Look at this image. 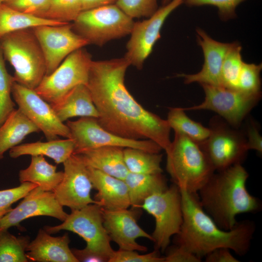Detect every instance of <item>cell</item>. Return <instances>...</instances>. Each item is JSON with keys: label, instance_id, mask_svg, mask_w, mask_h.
<instances>
[{"label": "cell", "instance_id": "cell-47", "mask_svg": "<svg viewBox=\"0 0 262 262\" xmlns=\"http://www.w3.org/2000/svg\"><path fill=\"white\" fill-rule=\"evenodd\" d=\"M4 1V0H0V3L3 2Z\"/></svg>", "mask_w": 262, "mask_h": 262}, {"label": "cell", "instance_id": "cell-2", "mask_svg": "<svg viewBox=\"0 0 262 262\" xmlns=\"http://www.w3.org/2000/svg\"><path fill=\"white\" fill-rule=\"evenodd\" d=\"M180 189V188H179ZM182 223L174 242L202 259L219 248L243 256L250 248L256 225L249 220L237 222L229 230L219 227L201 207L197 193L180 189Z\"/></svg>", "mask_w": 262, "mask_h": 262}, {"label": "cell", "instance_id": "cell-45", "mask_svg": "<svg viewBox=\"0 0 262 262\" xmlns=\"http://www.w3.org/2000/svg\"><path fill=\"white\" fill-rule=\"evenodd\" d=\"M117 0H81L82 10V11L115 4Z\"/></svg>", "mask_w": 262, "mask_h": 262}, {"label": "cell", "instance_id": "cell-29", "mask_svg": "<svg viewBox=\"0 0 262 262\" xmlns=\"http://www.w3.org/2000/svg\"><path fill=\"white\" fill-rule=\"evenodd\" d=\"M124 160L130 172L151 174L162 173L161 166L163 155L134 148H124Z\"/></svg>", "mask_w": 262, "mask_h": 262}, {"label": "cell", "instance_id": "cell-36", "mask_svg": "<svg viewBox=\"0 0 262 262\" xmlns=\"http://www.w3.org/2000/svg\"><path fill=\"white\" fill-rule=\"evenodd\" d=\"M115 4L132 18L149 17L158 9L157 0H117Z\"/></svg>", "mask_w": 262, "mask_h": 262}, {"label": "cell", "instance_id": "cell-16", "mask_svg": "<svg viewBox=\"0 0 262 262\" xmlns=\"http://www.w3.org/2000/svg\"><path fill=\"white\" fill-rule=\"evenodd\" d=\"M32 29L44 56L46 75L51 74L72 52L89 45L74 31L70 22L58 26H40Z\"/></svg>", "mask_w": 262, "mask_h": 262}, {"label": "cell", "instance_id": "cell-27", "mask_svg": "<svg viewBox=\"0 0 262 262\" xmlns=\"http://www.w3.org/2000/svg\"><path fill=\"white\" fill-rule=\"evenodd\" d=\"M129 193L131 206L139 208L150 196L167 188L162 173L143 174L129 172L124 179Z\"/></svg>", "mask_w": 262, "mask_h": 262}, {"label": "cell", "instance_id": "cell-37", "mask_svg": "<svg viewBox=\"0 0 262 262\" xmlns=\"http://www.w3.org/2000/svg\"><path fill=\"white\" fill-rule=\"evenodd\" d=\"M37 186L34 183L25 182L17 187L0 190V222L12 209V205L23 198L30 191Z\"/></svg>", "mask_w": 262, "mask_h": 262}, {"label": "cell", "instance_id": "cell-23", "mask_svg": "<svg viewBox=\"0 0 262 262\" xmlns=\"http://www.w3.org/2000/svg\"><path fill=\"white\" fill-rule=\"evenodd\" d=\"M50 105L62 122L74 117L98 116L90 91L84 84L77 85L60 101Z\"/></svg>", "mask_w": 262, "mask_h": 262}, {"label": "cell", "instance_id": "cell-21", "mask_svg": "<svg viewBox=\"0 0 262 262\" xmlns=\"http://www.w3.org/2000/svg\"><path fill=\"white\" fill-rule=\"evenodd\" d=\"M89 175L97 190L95 200L108 210L129 208L131 202L127 185L124 180L87 166Z\"/></svg>", "mask_w": 262, "mask_h": 262}, {"label": "cell", "instance_id": "cell-1", "mask_svg": "<svg viewBox=\"0 0 262 262\" xmlns=\"http://www.w3.org/2000/svg\"><path fill=\"white\" fill-rule=\"evenodd\" d=\"M130 66L124 57L92 60L86 85L98 113L96 119L114 134L151 140L165 151L171 143V128L166 120L144 108L126 88L125 76Z\"/></svg>", "mask_w": 262, "mask_h": 262}, {"label": "cell", "instance_id": "cell-30", "mask_svg": "<svg viewBox=\"0 0 262 262\" xmlns=\"http://www.w3.org/2000/svg\"><path fill=\"white\" fill-rule=\"evenodd\" d=\"M166 120L174 132L185 135L197 143L204 141L210 133L209 128L190 118L182 108H170Z\"/></svg>", "mask_w": 262, "mask_h": 262}, {"label": "cell", "instance_id": "cell-33", "mask_svg": "<svg viewBox=\"0 0 262 262\" xmlns=\"http://www.w3.org/2000/svg\"><path fill=\"white\" fill-rule=\"evenodd\" d=\"M5 61L0 46V126L15 109L11 98L12 88L15 81L14 76L8 72Z\"/></svg>", "mask_w": 262, "mask_h": 262}, {"label": "cell", "instance_id": "cell-15", "mask_svg": "<svg viewBox=\"0 0 262 262\" xmlns=\"http://www.w3.org/2000/svg\"><path fill=\"white\" fill-rule=\"evenodd\" d=\"M63 164V178L53 191L59 203L71 211L80 209L90 204L100 205L99 202L91 196L93 185L87 166L81 157L73 153Z\"/></svg>", "mask_w": 262, "mask_h": 262}, {"label": "cell", "instance_id": "cell-43", "mask_svg": "<svg viewBox=\"0 0 262 262\" xmlns=\"http://www.w3.org/2000/svg\"><path fill=\"white\" fill-rule=\"evenodd\" d=\"M206 262H240L227 248L216 249L208 254L205 257Z\"/></svg>", "mask_w": 262, "mask_h": 262}, {"label": "cell", "instance_id": "cell-6", "mask_svg": "<svg viewBox=\"0 0 262 262\" xmlns=\"http://www.w3.org/2000/svg\"><path fill=\"white\" fill-rule=\"evenodd\" d=\"M134 23L133 18L113 4L82 11L72 26L89 44L101 47L130 34Z\"/></svg>", "mask_w": 262, "mask_h": 262}, {"label": "cell", "instance_id": "cell-31", "mask_svg": "<svg viewBox=\"0 0 262 262\" xmlns=\"http://www.w3.org/2000/svg\"><path fill=\"white\" fill-rule=\"evenodd\" d=\"M28 236H16L8 229L0 231V262H28Z\"/></svg>", "mask_w": 262, "mask_h": 262}, {"label": "cell", "instance_id": "cell-14", "mask_svg": "<svg viewBox=\"0 0 262 262\" xmlns=\"http://www.w3.org/2000/svg\"><path fill=\"white\" fill-rule=\"evenodd\" d=\"M12 96L18 109L43 132L48 140L56 139L58 136L71 138L66 124L58 118L50 104L34 89L15 82Z\"/></svg>", "mask_w": 262, "mask_h": 262}, {"label": "cell", "instance_id": "cell-34", "mask_svg": "<svg viewBox=\"0 0 262 262\" xmlns=\"http://www.w3.org/2000/svg\"><path fill=\"white\" fill-rule=\"evenodd\" d=\"M82 11L81 0H50L43 17L70 22H73Z\"/></svg>", "mask_w": 262, "mask_h": 262}, {"label": "cell", "instance_id": "cell-46", "mask_svg": "<svg viewBox=\"0 0 262 262\" xmlns=\"http://www.w3.org/2000/svg\"><path fill=\"white\" fill-rule=\"evenodd\" d=\"M171 0H163L162 3L163 5L168 3Z\"/></svg>", "mask_w": 262, "mask_h": 262}, {"label": "cell", "instance_id": "cell-7", "mask_svg": "<svg viewBox=\"0 0 262 262\" xmlns=\"http://www.w3.org/2000/svg\"><path fill=\"white\" fill-rule=\"evenodd\" d=\"M210 133L198 143L215 171L242 164L249 150L244 131L234 128L219 115L211 119Z\"/></svg>", "mask_w": 262, "mask_h": 262}, {"label": "cell", "instance_id": "cell-26", "mask_svg": "<svg viewBox=\"0 0 262 262\" xmlns=\"http://www.w3.org/2000/svg\"><path fill=\"white\" fill-rule=\"evenodd\" d=\"M63 175V171H57L55 165L49 164L43 156L39 155L32 156L30 165L20 170L18 176L20 183H34L42 190L53 192Z\"/></svg>", "mask_w": 262, "mask_h": 262}, {"label": "cell", "instance_id": "cell-22", "mask_svg": "<svg viewBox=\"0 0 262 262\" xmlns=\"http://www.w3.org/2000/svg\"><path fill=\"white\" fill-rule=\"evenodd\" d=\"M118 147H102L78 152L86 166L124 180L129 171L124 160L123 149Z\"/></svg>", "mask_w": 262, "mask_h": 262}, {"label": "cell", "instance_id": "cell-24", "mask_svg": "<svg viewBox=\"0 0 262 262\" xmlns=\"http://www.w3.org/2000/svg\"><path fill=\"white\" fill-rule=\"evenodd\" d=\"M74 150L75 144L72 139H56L16 146L9 150V156L12 158L23 155L46 156L59 164L67 160L74 153Z\"/></svg>", "mask_w": 262, "mask_h": 262}, {"label": "cell", "instance_id": "cell-28", "mask_svg": "<svg viewBox=\"0 0 262 262\" xmlns=\"http://www.w3.org/2000/svg\"><path fill=\"white\" fill-rule=\"evenodd\" d=\"M64 22L47 19L16 10L3 2L0 3V38L14 32L43 25L58 26Z\"/></svg>", "mask_w": 262, "mask_h": 262}, {"label": "cell", "instance_id": "cell-19", "mask_svg": "<svg viewBox=\"0 0 262 262\" xmlns=\"http://www.w3.org/2000/svg\"><path fill=\"white\" fill-rule=\"evenodd\" d=\"M197 42L201 48L204 62L200 71L195 74H180L178 76L184 79L186 84L198 82L216 86H223L221 79V69L225 56L232 45L217 41L203 30H196Z\"/></svg>", "mask_w": 262, "mask_h": 262}, {"label": "cell", "instance_id": "cell-39", "mask_svg": "<svg viewBox=\"0 0 262 262\" xmlns=\"http://www.w3.org/2000/svg\"><path fill=\"white\" fill-rule=\"evenodd\" d=\"M158 251L140 254L136 250L118 249L114 251L108 262H164V257H161Z\"/></svg>", "mask_w": 262, "mask_h": 262}, {"label": "cell", "instance_id": "cell-42", "mask_svg": "<svg viewBox=\"0 0 262 262\" xmlns=\"http://www.w3.org/2000/svg\"><path fill=\"white\" fill-rule=\"evenodd\" d=\"M246 139L248 150H256L262 153V138L257 124L252 119L247 123L246 130L244 131Z\"/></svg>", "mask_w": 262, "mask_h": 262}, {"label": "cell", "instance_id": "cell-9", "mask_svg": "<svg viewBox=\"0 0 262 262\" xmlns=\"http://www.w3.org/2000/svg\"><path fill=\"white\" fill-rule=\"evenodd\" d=\"M139 208H142L155 219L151 235L155 249L165 251L171 238L177 235L181 228L182 210L181 194L175 184L147 197Z\"/></svg>", "mask_w": 262, "mask_h": 262}, {"label": "cell", "instance_id": "cell-8", "mask_svg": "<svg viewBox=\"0 0 262 262\" xmlns=\"http://www.w3.org/2000/svg\"><path fill=\"white\" fill-rule=\"evenodd\" d=\"M44 229L50 234L61 230L78 234L86 242L85 250L101 256L106 262L114 251L111 246V239L103 225L102 207L96 203L72 210L61 224L46 226Z\"/></svg>", "mask_w": 262, "mask_h": 262}, {"label": "cell", "instance_id": "cell-35", "mask_svg": "<svg viewBox=\"0 0 262 262\" xmlns=\"http://www.w3.org/2000/svg\"><path fill=\"white\" fill-rule=\"evenodd\" d=\"M261 64H248L243 62L239 75L238 89L250 94H261L260 73Z\"/></svg>", "mask_w": 262, "mask_h": 262}, {"label": "cell", "instance_id": "cell-4", "mask_svg": "<svg viewBox=\"0 0 262 262\" xmlns=\"http://www.w3.org/2000/svg\"><path fill=\"white\" fill-rule=\"evenodd\" d=\"M166 169L180 189L197 193L215 172L199 144L175 133L167 150Z\"/></svg>", "mask_w": 262, "mask_h": 262}, {"label": "cell", "instance_id": "cell-13", "mask_svg": "<svg viewBox=\"0 0 262 262\" xmlns=\"http://www.w3.org/2000/svg\"><path fill=\"white\" fill-rule=\"evenodd\" d=\"M183 3L184 0H171L147 19L134 22L124 57L130 66L138 69L143 68L145 61L161 37V30L166 19Z\"/></svg>", "mask_w": 262, "mask_h": 262}, {"label": "cell", "instance_id": "cell-17", "mask_svg": "<svg viewBox=\"0 0 262 262\" xmlns=\"http://www.w3.org/2000/svg\"><path fill=\"white\" fill-rule=\"evenodd\" d=\"M67 213L59 203L53 192L45 191L38 186L30 191L21 201L12 208L0 222V231L16 227L25 219L38 216H47L64 221Z\"/></svg>", "mask_w": 262, "mask_h": 262}, {"label": "cell", "instance_id": "cell-38", "mask_svg": "<svg viewBox=\"0 0 262 262\" xmlns=\"http://www.w3.org/2000/svg\"><path fill=\"white\" fill-rule=\"evenodd\" d=\"M245 0H184V3L188 6H200L205 5H212L217 8L220 18L227 21L236 16L237 7Z\"/></svg>", "mask_w": 262, "mask_h": 262}, {"label": "cell", "instance_id": "cell-40", "mask_svg": "<svg viewBox=\"0 0 262 262\" xmlns=\"http://www.w3.org/2000/svg\"><path fill=\"white\" fill-rule=\"evenodd\" d=\"M50 0H4L3 2L18 11L43 17Z\"/></svg>", "mask_w": 262, "mask_h": 262}, {"label": "cell", "instance_id": "cell-41", "mask_svg": "<svg viewBox=\"0 0 262 262\" xmlns=\"http://www.w3.org/2000/svg\"><path fill=\"white\" fill-rule=\"evenodd\" d=\"M164 262H200L201 259L183 247L176 245L168 249Z\"/></svg>", "mask_w": 262, "mask_h": 262}, {"label": "cell", "instance_id": "cell-12", "mask_svg": "<svg viewBox=\"0 0 262 262\" xmlns=\"http://www.w3.org/2000/svg\"><path fill=\"white\" fill-rule=\"evenodd\" d=\"M71 138L74 140V153L102 147L134 148L152 153H160L162 148L148 139L133 140L117 136L102 128L96 118L82 117L76 121L68 120Z\"/></svg>", "mask_w": 262, "mask_h": 262}, {"label": "cell", "instance_id": "cell-44", "mask_svg": "<svg viewBox=\"0 0 262 262\" xmlns=\"http://www.w3.org/2000/svg\"><path fill=\"white\" fill-rule=\"evenodd\" d=\"M72 252L78 262H106L101 256L89 252L84 248H72Z\"/></svg>", "mask_w": 262, "mask_h": 262}, {"label": "cell", "instance_id": "cell-25", "mask_svg": "<svg viewBox=\"0 0 262 262\" xmlns=\"http://www.w3.org/2000/svg\"><path fill=\"white\" fill-rule=\"evenodd\" d=\"M40 130L19 109H15L0 126V160L28 135Z\"/></svg>", "mask_w": 262, "mask_h": 262}, {"label": "cell", "instance_id": "cell-20", "mask_svg": "<svg viewBox=\"0 0 262 262\" xmlns=\"http://www.w3.org/2000/svg\"><path fill=\"white\" fill-rule=\"evenodd\" d=\"M70 242L67 233L54 237L40 229L29 244L26 256L29 262H78L69 247Z\"/></svg>", "mask_w": 262, "mask_h": 262}, {"label": "cell", "instance_id": "cell-32", "mask_svg": "<svg viewBox=\"0 0 262 262\" xmlns=\"http://www.w3.org/2000/svg\"><path fill=\"white\" fill-rule=\"evenodd\" d=\"M242 47L237 42L228 51L221 69L222 85L226 88L238 89L239 75L244 61L241 55Z\"/></svg>", "mask_w": 262, "mask_h": 262}, {"label": "cell", "instance_id": "cell-5", "mask_svg": "<svg viewBox=\"0 0 262 262\" xmlns=\"http://www.w3.org/2000/svg\"><path fill=\"white\" fill-rule=\"evenodd\" d=\"M5 60L15 70V81L35 89L46 75L44 56L32 28L7 33L0 38Z\"/></svg>", "mask_w": 262, "mask_h": 262}, {"label": "cell", "instance_id": "cell-10", "mask_svg": "<svg viewBox=\"0 0 262 262\" xmlns=\"http://www.w3.org/2000/svg\"><path fill=\"white\" fill-rule=\"evenodd\" d=\"M92 61L91 55L83 48L79 49L45 75L34 90L50 105L56 104L77 85L86 84Z\"/></svg>", "mask_w": 262, "mask_h": 262}, {"label": "cell", "instance_id": "cell-18", "mask_svg": "<svg viewBox=\"0 0 262 262\" xmlns=\"http://www.w3.org/2000/svg\"><path fill=\"white\" fill-rule=\"evenodd\" d=\"M102 211L104 227L119 249L147 251V247L138 244L136 239L145 238L152 242L153 239L137 224V213L135 210L128 208L108 210L102 208Z\"/></svg>", "mask_w": 262, "mask_h": 262}, {"label": "cell", "instance_id": "cell-3", "mask_svg": "<svg viewBox=\"0 0 262 262\" xmlns=\"http://www.w3.org/2000/svg\"><path fill=\"white\" fill-rule=\"evenodd\" d=\"M248 177L242 164H236L215 172L198 191L201 207L221 229H231L238 215L261 210L260 199L247 189Z\"/></svg>", "mask_w": 262, "mask_h": 262}, {"label": "cell", "instance_id": "cell-11", "mask_svg": "<svg viewBox=\"0 0 262 262\" xmlns=\"http://www.w3.org/2000/svg\"><path fill=\"white\" fill-rule=\"evenodd\" d=\"M204 94L199 104L182 108L189 110H210L216 113L231 127L238 129L260 101L262 94H250L238 89L201 84Z\"/></svg>", "mask_w": 262, "mask_h": 262}]
</instances>
